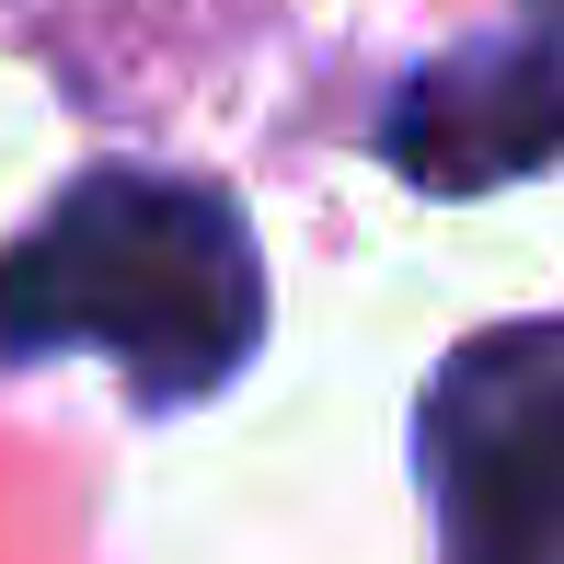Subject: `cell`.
Instances as JSON below:
<instances>
[{
  "mask_svg": "<svg viewBox=\"0 0 564 564\" xmlns=\"http://www.w3.org/2000/svg\"><path fill=\"white\" fill-rule=\"evenodd\" d=\"M438 564H564V323L449 346L415 403Z\"/></svg>",
  "mask_w": 564,
  "mask_h": 564,
  "instance_id": "7a4b0ae2",
  "label": "cell"
},
{
  "mask_svg": "<svg viewBox=\"0 0 564 564\" xmlns=\"http://www.w3.org/2000/svg\"><path fill=\"white\" fill-rule=\"evenodd\" d=\"M564 150V0H530L519 23L426 58L380 105V162L426 196H484L519 185Z\"/></svg>",
  "mask_w": 564,
  "mask_h": 564,
  "instance_id": "3957f363",
  "label": "cell"
},
{
  "mask_svg": "<svg viewBox=\"0 0 564 564\" xmlns=\"http://www.w3.org/2000/svg\"><path fill=\"white\" fill-rule=\"evenodd\" d=\"M105 346L150 415L219 392L265 346V253L196 173L93 162L0 242V357Z\"/></svg>",
  "mask_w": 564,
  "mask_h": 564,
  "instance_id": "6da1fadb",
  "label": "cell"
}]
</instances>
